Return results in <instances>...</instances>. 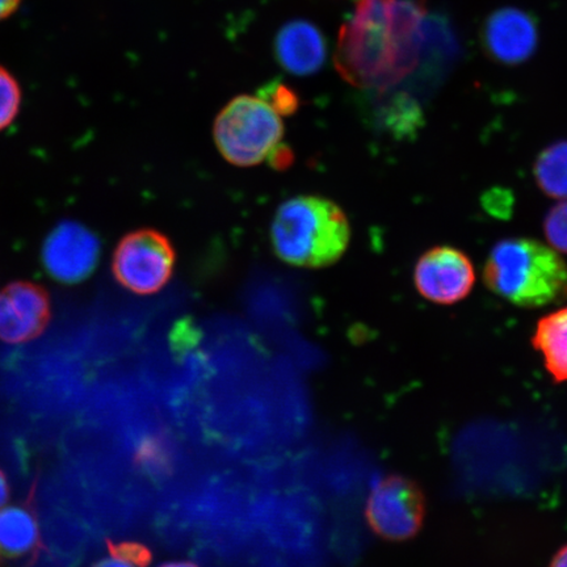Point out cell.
Instances as JSON below:
<instances>
[{"mask_svg":"<svg viewBox=\"0 0 567 567\" xmlns=\"http://www.w3.org/2000/svg\"><path fill=\"white\" fill-rule=\"evenodd\" d=\"M427 10L423 0H358L339 32L336 68L354 87L385 91L421 61Z\"/></svg>","mask_w":567,"mask_h":567,"instance_id":"obj_1","label":"cell"},{"mask_svg":"<svg viewBox=\"0 0 567 567\" xmlns=\"http://www.w3.org/2000/svg\"><path fill=\"white\" fill-rule=\"evenodd\" d=\"M276 255L288 265L324 268L337 264L350 245L344 212L321 196H297L282 203L274 217Z\"/></svg>","mask_w":567,"mask_h":567,"instance_id":"obj_2","label":"cell"},{"mask_svg":"<svg viewBox=\"0 0 567 567\" xmlns=\"http://www.w3.org/2000/svg\"><path fill=\"white\" fill-rule=\"evenodd\" d=\"M484 280L493 293L516 307L543 308L566 295L567 266L538 240L508 238L493 247Z\"/></svg>","mask_w":567,"mask_h":567,"instance_id":"obj_3","label":"cell"},{"mask_svg":"<svg viewBox=\"0 0 567 567\" xmlns=\"http://www.w3.org/2000/svg\"><path fill=\"white\" fill-rule=\"evenodd\" d=\"M213 137L223 157L237 167L274 161L284 151L280 115L260 96L234 97L219 112Z\"/></svg>","mask_w":567,"mask_h":567,"instance_id":"obj_4","label":"cell"},{"mask_svg":"<svg viewBox=\"0 0 567 567\" xmlns=\"http://www.w3.org/2000/svg\"><path fill=\"white\" fill-rule=\"evenodd\" d=\"M175 261V248L165 234L141 229L120 240L112 258V272L130 292L154 295L172 279Z\"/></svg>","mask_w":567,"mask_h":567,"instance_id":"obj_5","label":"cell"},{"mask_svg":"<svg viewBox=\"0 0 567 567\" xmlns=\"http://www.w3.org/2000/svg\"><path fill=\"white\" fill-rule=\"evenodd\" d=\"M427 502L420 485L400 474H390L372 487L368 496V526L386 542L402 543L420 534Z\"/></svg>","mask_w":567,"mask_h":567,"instance_id":"obj_6","label":"cell"},{"mask_svg":"<svg viewBox=\"0 0 567 567\" xmlns=\"http://www.w3.org/2000/svg\"><path fill=\"white\" fill-rule=\"evenodd\" d=\"M414 282L424 299L437 305H453L470 296L476 274L471 259L458 248L439 246L417 260Z\"/></svg>","mask_w":567,"mask_h":567,"instance_id":"obj_7","label":"cell"},{"mask_svg":"<svg viewBox=\"0 0 567 567\" xmlns=\"http://www.w3.org/2000/svg\"><path fill=\"white\" fill-rule=\"evenodd\" d=\"M101 244L95 234L80 223L55 226L42 247V264L49 275L63 284L86 280L95 271Z\"/></svg>","mask_w":567,"mask_h":567,"instance_id":"obj_8","label":"cell"},{"mask_svg":"<svg viewBox=\"0 0 567 567\" xmlns=\"http://www.w3.org/2000/svg\"><path fill=\"white\" fill-rule=\"evenodd\" d=\"M52 318L51 297L39 284L16 281L0 290V340L7 344L31 342Z\"/></svg>","mask_w":567,"mask_h":567,"instance_id":"obj_9","label":"cell"},{"mask_svg":"<svg viewBox=\"0 0 567 567\" xmlns=\"http://www.w3.org/2000/svg\"><path fill=\"white\" fill-rule=\"evenodd\" d=\"M538 35L535 17L515 7L494 11L481 31L485 53L508 66L522 65L536 53Z\"/></svg>","mask_w":567,"mask_h":567,"instance_id":"obj_10","label":"cell"},{"mask_svg":"<svg viewBox=\"0 0 567 567\" xmlns=\"http://www.w3.org/2000/svg\"><path fill=\"white\" fill-rule=\"evenodd\" d=\"M328 55L321 31L307 20L289 21L275 38V56L290 74L307 76L322 69Z\"/></svg>","mask_w":567,"mask_h":567,"instance_id":"obj_11","label":"cell"},{"mask_svg":"<svg viewBox=\"0 0 567 567\" xmlns=\"http://www.w3.org/2000/svg\"><path fill=\"white\" fill-rule=\"evenodd\" d=\"M532 344L557 384L567 382V307L538 321Z\"/></svg>","mask_w":567,"mask_h":567,"instance_id":"obj_12","label":"cell"},{"mask_svg":"<svg viewBox=\"0 0 567 567\" xmlns=\"http://www.w3.org/2000/svg\"><path fill=\"white\" fill-rule=\"evenodd\" d=\"M39 524L24 507H7L0 512V553L7 557L28 555L38 545Z\"/></svg>","mask_w":567,"mask_h":567,"instance_id":"obj_13","label":"cell"},{"mask_svg":"<svg viewBox=\"0 0 567 567\" xmlns=\"http://www.w3.org/2000/svg\"><path fill=\"white\" fill-rule=\"evenodd\" d=\"M538 188L551 198H567V140L555 142L538 155L535 163Z\"/></svg>","mask_w":567,"mask_h":567,"instance_id":"obj_14","label":"cell"},{"mask_svg":"<svg viewBox=\"0 0 567 567\" xmlns=\"http://www.w3.org/2000/svg\"><path fill=\"white\" fill-rule=\"evenodd\" d=\"M21 101H23V94H21L20 83L11 71L0 65V132L16 122Z\"/></svg>","mask_w":567,"mask_h":567,"instance_id":"obj_15","label":"cell"},{"mask_svg":"<svg viewBox=\"0 0 567 567\" xmlns=\"http://www.w3.org/2000/svg\"><path fill=\"white\" fill-rule=\"evenodd\" d=\"M259 96L264 99L280 116L292 115L299 109V96L286 84L274 81L261 87Z\"/></svg>","mask_w":567,"mask_h":567,"instance_id":"obj_16","label":"cell"},{"mask_svg":"<svg viewBox=\"0 0 567 567\" xmlns=\"http://www.w3.org/2000/svg\"><path fill=\"white\" fill-rule=\"evenodd\" d=\"M545 237L557 251L567 254V202L553 207L544 221Z\"/></svg>","mask_w":567,"mask_h":567,"instance_id":"obj_17","label":"cell"},{"mask_svg":"<svg viewBox=\"0 0 567 567\" xmlns=\"http://www.w3.org/2000/svg\"><path fill=\"white\" fill-rule=\"evenodd\" d=\"M109 550L111 556L125 559V561L136 565L138 567H147L152 563V551L145 545L138 543L123 542L111 543L109 542Z\"/></svg>","mask_w":567,"mask_h":567,"instance_id":"obj_18","label":"cell"},{"mask_svg":"<svg viewBox=\"0 0 567 567\" xmlns=\"http://www.w3.org/2000/svg\"><path fill=\"white\" fill-rule=\"evenodd\" d=\"M21 0H0V21L9 19L19 10Z\"/></svg>","mask_w":567,"mask_h":567,"instance_id":"obj_19","label":"cell"},{"mask_svg":"<svg viewBox=\"0 0 567 567\" xmlns=\"http://www.w3.org/2000/svg\"><path fill=\"white\" fill-rule=\"evenodd\" d=\"M92 567H138V566L127 563L123 558L111 556L109 558L101 559V561L96 563Z\"/></svg>","mask_w":567,"mask_h":567,"instance_id":"obj_20","label":"cell"},{"mask_svg":"<svg viewBox=\"0 0 567 567\" xmlns=\"http://www.w3.org/2000/svg\"><path fill=\"white\" fill-rule=\"evenodd\" d=\"M10 498V485L6 474L0 470V508H2Z\"/></svg>","mask_w":567,"mask_h":567,"instance_id":"obj_21","label":"cell"},{"mask_svg":"<svg viewBox=\"0 0 567 567\" xmlns=\"http://www.w3.org/2000/svg\"><path fill=\"white\" fill-rule=\"evenodd\" d=\"M549 567H567V545L556 553L553 557Z\"/></svg>","mask_w":567,"mask_h":567,"instance_id":"obj_22","label":"cell"},{"mask_svg":"<svg viewBox=\"0 0 567 567\" xmlns=\"http://www.w3.org/2000/svg\"><path fill=\"white\" fill-rule=\"evenodd\" d=\"M158 567H198V566L195 565L194 563H189V561H169V563L162 564Z\"/></svg>","mask_w":567,"mask_h":567,"instance_id":"obj_23","label":"cell"}]
</instances>
